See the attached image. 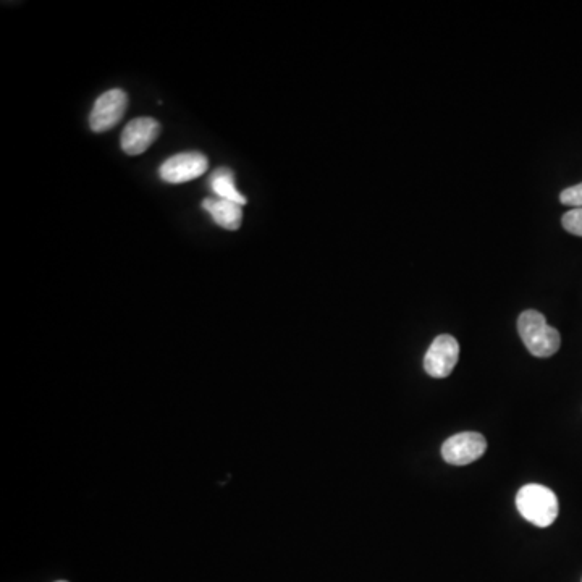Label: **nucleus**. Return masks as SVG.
I'll return each mask as SVG.
<instances>
[{"label":"nucleus","instance_id":"obj_1","mask_svg":"<svg viewBox=\"0 0 582 582\" xmlns=\"http://www.w3.org/2000/svg\"><path fill=\"white\" fill-rule=\"evenodd\" d=\"M518 334L536 358H550L560 350L561 337L545 321V316L536 309H528L518 317Z\"/></svg>","mask_w":582,"mask_h":582},{"label":"nucleus","instance_id":"obj_2","mask_svg":"<svg viewBox=\"0 0 582 582\" xmlns=\"http://www.w3.org/2000/svg\"><path fill=\"white\" fill-rule=\"evenodd\" d=\"M516 508L526 521L537 528H549L558 516V498L544 485H524L516 495Z\"/></svg>","mask_w":582,"mask_h":582},{"label":"nucleus","instance_id":"obj_3","mask_svg":"<svg viewBox=\"0 0 582 582\" xmlns=\"http://www.w3.org/2000/svg\"><path fill=\"white\" fill-rule=\"evenodd\" d=\"M209 169V159L203 152H180L162 162L159 167V178L170 185L191 182L201 177Z\"/></svg>","mask_w":582,"mask_h":582},{"label":"nucleus","instance_id":"obj_4","mask_svg":"<svg viewBox=\"0 0 582 582\" xmlns=\"http://www.w3.org/2000/svg\"><path fill=\"white\" fill-rule=\"evenodd\" d=\"M128 96L123 89L115 88L97 97L89 114V127L94 133H106L117 127L127 112Z\"/></svg>","mask_w":582,"mask_h":582},{"label":"nucleus","instance_id":"obj_5","mask_svg":"<svg viewBox=\"0 0 582 582\" xmlns=\"http://www.w3.org/2000/svg\"><path fill=\"white\" fill-rule=\"evenodd\" d=\"M460 359V343L452 335H439L427 350L424 369L435 379H445L452 374Z\"/></svg>","mask_w":582,"mask_h":582},{"label":"nucleus","instance_id":"obj_6","mask_svg":"<svg viewBox=\"0 0 582 582\" xmlns=\"http://www.w3.org/2000/svg\"><path fill=\"white\" fill-rule=\"evenodd\" d=\"M487 450V440L477 432H461L445 440L442 445L443 460L455 466L474 463Z\"/></svg>","mask_w":582,"mask_h":582},{"label":"nucleus","instance_id":"obj_7","mask_svg":"<svg viewBox=\"0 0 582 582\" xmlns=\"http://www.w3.org/2000/svg\"><path fill=\"white\" fill-rule=\"evenodd\" d=\"M161 135V123L151 117L131 120L122 131L120 146L128 156H140Z\"/></svg>","mask_w":582,"mask_h":582},{"label":"nucleus","instance_id":"obj_8","mask_svg":"<svg viewBox=\"0 0 582 582\" xmlns=\"http://www.w3.org/2000/svg\"><path fill=\"white\" fill-rule=\"evenodd\" d=\"M203 207L220 228L235 232L241 227V222H243L241 207L243 206L240 204L227 201V199L206 198L203 201Z\"/></svg>","mask_w":582,"mask_h":582},{"label":"nucleus","instance_id":"obj_9","mask_svg":"<svg viewBox=\"0 0 582 582\" xmlns=\"http://www.w3.org/2000/svg\"><path fill=\"white\" fill-rule=\"evenodd\" d=\"M207 185H209V190L214 193V198L227 199V201L245 206L246 198L238 191L235 173L232 169L219 167V169L214 170Z\"/></svg>","mask_w":582,"mask_h":582},{"label":"nucleus","instance_id":"obj_10","mask_svg":"<svg viewBox=\"0 0 582 582\" xmlns=\"http://www.w3.org/2000/svg\"><path fill=\"white\" fill-rule=\"evenodd\" d=\"M561 225L566 232L576 237H582V207H576L561 217Z\"/></svg>","mask_w":582,"mask_h":582},{"label":"nucleus","instance_id":"obj_11","mask_svg":"<svg viewBox=\"0 0 582 582\" xmlns=\"http://www.w3.org/2000/svg\"><path fill=\"white\" fill-rule=\"evenodd\" d=\"M560 203L565 204V206L573 207V209H576V207H582V183L561 191Z\"/></svg>","mask_w":582,"mask_h":582},{"label":"nucleus","instance_id":"obj_12","mask_svg":"<svg viewBox=\"0 0 582 582\" xmlns=\"http://www.w3.org/2000/svg\"><path fill=\"white\" fill-rule=\"evenodd\" d=\"M57 582H67V581H57Z\"/></svg>","mask_w":582,"mask_h":582}]
</instances>
